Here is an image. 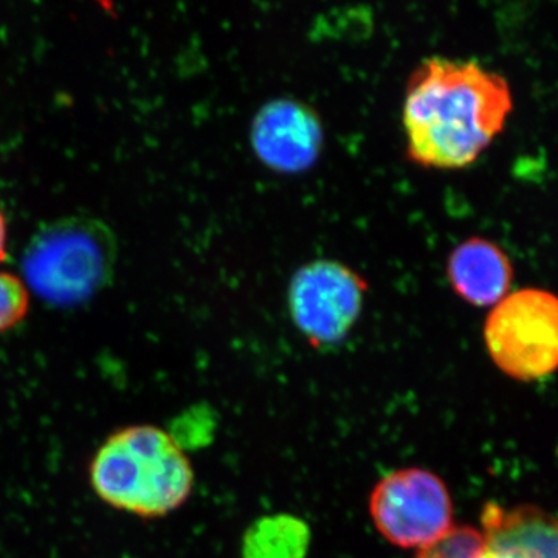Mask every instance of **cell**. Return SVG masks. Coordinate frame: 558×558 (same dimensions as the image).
Wrapping results in <instances>:
<instances>
[{
	"mask_svg": "<svg viewBox=\"0 0 558 558\" xmlns=\"http://www.w3.org/2000/svg\"><path fill=\"white\" fill-rule=\"evenodd\" d=\"M512 106L498 73L475 61L427 58L411 73L403 98L407 156L436 170L469 167L502 131Z\"/></svg>",
	"mask_w": 558,
	"mask_h": 558,
	"instance_id": "6da1fadb",
	"label": "cell"
},
{
	"mask_svg": "<svg viewBox=\"0 0 558 558\" xmlns=\"http://www.w3.org/2000/svg\"><path fill=\"white\" fill-rule=\"evenodd\" d=\"M89 484L109 508L157 520L189 501L194 470L174 435L134 424L110 433L92 454Z\"/></svg>",
	"mask_w": 558,
	"mask_h": 558,
	"instance_id": "7a4b0ae2",
	"label": "cell"
},
{
	"mask_svg": "<svg viewBox=\"0 0 558 558\" xmlns=\"http://www.w3.org/2000/svg\"><path fill=\"white\" fill-rule=\"evenodd\" d=\"M119 244L110 227L90 216L51 220L33 234L22 255L28 288L57 307H73L108 288Z\"/></svg>",
	"mask_w": 558,
	"mask_h": 558,
	"instance_id": "3957f363",
	"label": "cell"
},
{
	"mask_svg": "<svg viewBox=\"0 0 558 558\" xmlns=\"http://www.w3.org/2000/svg\"><path fill=\"white\" fill-rule=\"evenodd\" d=\"M488 355L512 379L532 381L558 369V296L523 289L495 304L484 325Z\"/></svg>",
	"mask_w": 558,
	"mask_h": 558,
	"instance_id": "277c9868",
	"label": "cell"
},
{
	"mask_svg": "<svg viewBox=\"0 0 558 558\" xmlns=\"http://www.w3.org/2000/svg\"><path fill=\"white\" fill-rule=\"evenodd\" d=\"M369 513L377 531L402 549L425 548L454 526L449 488L425 469L384 476L371 494Z\"/></svg>",
	"mask_w": 558,
	"mask_h": 558,
	"instance_id": "5b68a950",
	"label": "cell"
},
{
	"mask_svg": "<svg viewBox=\"0 0 558 558\" xmlns=\"http://www.w3.org/2000/svg\"><path fill=\"white\" fill-rule=\"evenodd\" d=\"M366 290L368 282L347 264L312 260L290 279V317L312 347H336L357 323Z\"/></svg>",
	"mask_w": 558,
	"mask_h": 558,
	"instance_id": "8992f818",
	"label": "cell"
},
{
	"mask_svg": "<svg viewBox=\"0 0 558 558\" xmlns=\"http://www.w3.org/2000/svg\"><path fill=\"white\" fill-rule=\"evenodd\" d=\"M260 163L278 174H301L317 163L325 145L322 120L306 102L275 98L260 106L250 126Z\"/></svg>",
	"mask_w": 558,
	"mask_h": 558,
	"instance_id": "52a82bcc",
	"label": "cell"
},
{
	"mask_svg": "<svg viewBox=\"0 0 558 558\" xmlns=\"http://www.w3.org/2000/svg\"><path fill=\"white\" fill-rule=\"evenodd\" d=\"M480 558H558V517L532 505L487 502L481 512Z\"/></svg>",
	"mask_w": 558,
	"mask_h": 558,
	"instance_id": "ba28073f",
	"label": "cell"
},
{
	"mask_svg": "<svg viewBox=\"0 0 558 558\" xmlns=\"http://www.w3.org/2000/svg\"><path fill=\"white\" fill-rule=\"evenodd\" d=\"M447 278L459 299L473 306H495L509 295L512 263L494 242L470 238L450 253Z\"/></svg>",
	"mask_w": 558,
	"mask_h": 558,
	"instance_id": "9c48e42d",
	"label": "cell"
},
{
	"mask_svg": "<svg viewBox=\"0 0 558 558\" xmlns=\"http://www.w3.org/2000/svg\"><path fill=\"white\" fill-rule=\"evenodd\" d=\"M311 529L303 520L278 513L256 521L245 534L242 558H306Z\"/></svg>",
	"mask_w": 558,
	"mask_h": 558,
	"instance_id": "30bf717a",
	"label": "cell"
},
{
	"mask_svg": "<svg viewBox=\"0 0 558 558\" xmlns=\"http://www.w3.org/2000/svg\"><path fill=\"white\" fill-rule=\"evenodd\" d=\"M484 538L480 529L461 524L453 526L432 545L418 549L416 558H480Z\"/></svg>",
	"mask_w": 558,
	"mask_h": 558,
	"instance_id": "8fae6325",
	"label": "cell"
},
{
	"mask_svg": "<svg viewBox=\"0 0 558 558\" xmlns=\"http://www.w3.org/2000/svg\"><path fill=\"white\" fill-rule=\"evenodd\" d=\"M31 299L24 282L14 275L0 271V333L9 332L27 317Z\"/></svg>",
	"mask_w": 558,
	"mask_h": 558,
	"instance_id": "7c38bea8",
	"label": "cell"
},
{
	"mask_svg": "<svg viewBox=\"0 0 558 558\" xmlns=\"http://www.w3.org/2000/svg\"><path fill=\"white\" fill-rule=\"evenodd\" d=\"M7 258V222L0 209V263Z\"/></svg>",
	"mask_w": 558,
	"mask_h": 558,
	"instance_id": "4fadbf2b",
	"label": "cell"
}]
</instances>
